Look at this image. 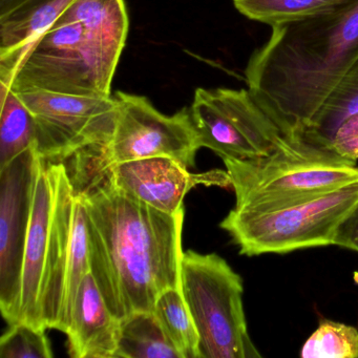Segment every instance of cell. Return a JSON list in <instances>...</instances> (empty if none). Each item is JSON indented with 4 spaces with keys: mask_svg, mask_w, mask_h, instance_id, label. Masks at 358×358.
<instances>
[{
    "mask_svg": "<svg viewBox=\"0 0 358 358\" xmlns=\"http://www.w3.org/2000/svg\"><path fill=\"white\" fill-rule=\"evenodd\" d=\"M69 160L87 208L92 275L108 309L119 320L154 311L161 293L180 288L184 210L162 213L117 188L91 148Z\"/></svg>",
    "mask_w": 358,
    "mask_h": 358,
    "instance_id": "1",
    "label": "cell"
},
{
    "mask_svg": "<svg viewBox=\"0 0 358 358\" xmlns=\"http://www.w3.org/2000/svg\"><path fill=\"white\" fill-rule=\"evenodd\" d=\"M358 64V0L272 27L245 70L249 92L284 137L301 138Z\"/></svg>",
    "mask_w": 358,
    "mask_h": 358,
    "instance_id": "2",
    "label": "cell"
},
{
    "mask_svg": "<svg viewBox=\"0 0 358 358\" xmlns=\"http://www.w3.org/2000/svg\"><path fill=\"white\" fill-rule=\"evenodd\" d=\"M74 204L68 167L41 159L24 251L20 322L62 331Z\"/></svg>",
    "mask_w": 358,
    "mask_h": 358,
    "instance_id": "3",
    "label": "cell"
},
{
    "mask_svg": "<svg viewBox=\"0 0 358 358\" xmlns=\"http://www.w3.org/2000/svg\"><path fill=\"white\" fill-rule=\"evenodd\" d=\"M222 160L236 194V210L278 208L358 181L357 162L301 138L285 137L262 158Z\"/></svg>",
    "mask_w": 358,
    "mask_h": 358,
    "instance_id": "4",
    "label": "cell"
},
{
    "mask_svg": "<svg viewBox=\"0 0 358 358\" xmlns=\"http://www.w3.org/2000/svg\"><path fill=\"white\" fill-rule=\"evenodd\" d=\"M180 290L199 333L200 358H259L243 306V280L215 253L183 251Z\"/></svg>",
    "mask_w": 358,
    "mask_h": 358,
    "instance_id": "5",
    "label": "cell"
},
{
    "mask_svg": "<svg viewBox=\"0 0 358 358\" xmlns=\"http://www.w3.org/2000/svg\"><path fill=\"white\" fill-rule=\"evenodd\" d=\"M358 201V181L278 208L232 209L220 227L247 257L333 245L341 220Z\"/></svg>",
    "mask_w": 358,
    "mask_h": 358,
    "instance_id": "6",
    "label": "cell"
},
{
    "mask_svg": "<svg viewBox=\"0 0 358 358\" xmlns=\"http://www.w3.org/2000/svg\"><path fill=\"white\" fill-rule=\"evenodd\" d=\"M15 93L32 115L35 152L45 162L64 163L85 148L106 145L112 138L118 112L114 96Z\"/></svg>",
    "mask_w": 358,
    "mask_h": 358,
    "instance_id": "7",
    "label": "cell"
},
{
    "mask_svg": "<svg viewBox=\"0 0 358 358\" xmlns=\"http://www.w3.org/2000/svg\"><path fill=\"white\" fill-rule=\"evenodd\" d=\"M189 110L201 148L222 159L262 158L285 138L249 90L199 87Z\"/></svg>",
    "mask_w": 358,
    "mask_h": 358,
    "instance_id": "8",
    "label": "cell"
},
{
    "mask_svg": "<svg viewBox=\"0 0 358 358\" xmlns=\"http://www.w3.org/2000/svg\"><path fill=\"white\" fill-rule=\"evenodd\" d=\"M116 125L106 145L94 146L100 162L114 165L155 157H169L188 169L200 150L189 108L173 116L159 112L143 96L117 92Z\"/></svg>",
    "mask_w": 358,
    "mask_h": 358,
    "instance_id": "9",
    "label": "cell"
},
{
    "mask_svg": "<svg viewBox=\"0 0 358 358\" xmlns=\"http://www.w3.org/2000/svg\"><path fill=\"white\" fill-rule=\"evenodd\" d=\"M0 85L15 92L39 91L76 96H106L87 56L79 20L59 17L22 56Z\"/></svg>",
    "mask_w": 358,
    "mask_h": 358,
    "instance_id": "10",
    "label": "cell"
},
{
    "mask_svg": "<svg viewBox=\"0 0 358 358\" xmlns=\"http://www.w3.org/2000/svg\"><path fill=\"white\" fill-rule=\"evenodd\" d=\"M41 158L34 148L0 169V310L20 322L22 270Z\"/></svg>",
    "mask_w": 358,
    "mask_h": 358,
    "instance_id": "11",
    "label": "cell"
},
{
    "mask_svg": "<svg viewBox=\"0 0 358 358\" xmlns=\"http://www.w3.org/2000/svg\"><path fill=\"white\" fill-rule=\"evenodd\" d=\"M112 183L131 198L169 215L184 210L186 194L196 186L231 187L227 171L213 169L192 173L187 167L169 157L140 159L114 165H104Z\"/></svg>",
    "mask_w": 358,
    "mask_h": 358,
    "instance_id": "12",
    "label": "cell"
},
{
    "mask_svg": "<svg viewBox=\"0 0 358 358\" xmlns=\"http://www.w3.org/2000/svg\"><path fill=\"white\" fill-rule=\"evenodd\" d=\"M60 17L83 24L87 56L103 95L112 83L129 34L124 0H75Z\"/></svg>",
    "mask_w": 358,
    "mask_h": 358,
    "instance_id": "13",
    "label": "cell"
},
{
    "mask_svg": "<svg viewBox=\"0 0 358 358\" xmlns=\"http://www.w3.org/2000/svg\"><path fill=\"white\" fill-rule=\"evenodd\" d=\"M120 320L108 309L92 272L81 282L68 332L74 358H115Z\"/></svg>",
    "mask_w": 358,
    "mask_h": 358,
    "instance_id": "14",
    "label": "cell"
},
{
    "mask_svg": "<svg viewBox=\"0 0 358 358\" xmlns=\"http://www.w3.org/2000/svg\"><path fill=\"white\" fill-rule=\"evenodd\" d=\"M75 0H24L0 16V76L14 70L33 43L51 28Z\"/></svg>",
    "mask_w": 358,
    "mask_h": 358,
    "instance_id": "15",
    "label": "cell"
},
{
    "mask_svg": "<svg viewBox=\"0 0 358 358\" xmlns=\"http://www.w3.org/2000/svg\"><path fill=\"white\" fill-rule=\"evenodd\" d=\"M115 358H182L154 311H138L120 320Z\"/></svg>",
    "mask_w": 358,
    "mask_h": 358,
    "instance_id": "16",
    "label": "cell"
},
{
    "mask_svg": "<svg viewBox=\"0 0 358 358\" xmlns=\"http://www.w3.org/2000/svg\"><path fill=\"white\" fill-rule=\"evenodd\" d=\"M34 120L30 110L13 90L1 85L0 169L34 148Z\"/></svg>",
    "mask_w": 358,
    "mask_h": 358,
    "instance_id": "17",
    "label": "cell"
},
{
    "mask_svg": "<svg viewBox=\"0 0 358 358\" xmlns=\"http://www.w3.org/2000/svg\"><path fill=\"white\" fill-rule=\"evenodd\" d=\"M350 117H358V64L339 83L301 139L324 148L336 127Z\"/></svg>",
    "mask_w": 358,
    "mask_h": 358,
    "instance_id": "18",
    "label": "cell"
},
{
    "mask_svg": "<svg viewBox=\"0 0 358 358\" xmlns=\"http://www.w3.org/2000/svg\"><path fill=\"white\" fill-rule=\"evenodd\" d=\"M234 8L253 22L275 27L336 9L349 0H232Z\"/></svg>",
    "mask_w": 358,
    "mask_h": 358,
    "instance_id": "19",
    "label": "cell"
},
{
    "mask_svg": "<svg viewBox=\"0 0 358 358\" xmlns=\"http://www.w3.org/2000/svg\"><path fill=\"white\" fill-rule=\"evenodd\" d=\"M154 313L182 358H200L198 330L180 288L161 293Z\"/></svg>",
    "mask_w": 358,
    "mask_h": 358,
    "instance_id": "20",
    "label": "cell"
},
{
    "mask_svg": "<svg viewBox=\"0 0 358 358\" xmlns=\"http://www.w3.org/2000/svg\"><path fill=\"white\" fill-rule=\"evenodd\" d=\"M90 272H91V265H90L87 208L81 196L75 192L72 238H71L70 257H69L68 271H66L62 332L66 333L70 328L79 287L83 278Z\"/></svg>",
    "mask_w": 358,
    "mask_h": 358,
    "instance_id": "21",
    "label": "cell"
},
{
    "mask_svg": "<svg viewBox=\"0 0 358 358\" xmlns=\"http://www.w3.org/2000/svg\"><path fill=\"white\" fill-rule=\"evenodd\" d=\"M303 358H357L358 330L353 326L324 320L301 348Z\"/></svg>",
    "mask_w": 358,
    "mask_h": 358,
    "instance_id": "22",
    "label": "cell"
},
{
    "mask_svg": "<svg viewBox=\"0 0 358 358\" xmlns=\"http://www.w3.org/2000/svg\"><path fill=\"white\" fill-rule=\"evenodd\" d=\"M45 328H38L28 322L11 324L0 339L1 358L53 357L49 338Z\"/></svg>",
    "mask_w": 358,
    "mask_h": 358,
    "instance_id": "23",
    "label": "cell"
},
{
    "mask_svg": "<svg viewBox=\"0 0 358 358\" xmlns=\"http://www.w3.org/2000/svg\"><path fill=\"white\" fill-rule=\"evenodd\" d=\"M333 245L358 252V201L337 226Z\"/></svg>",
    "mask_w": 358,
    "mask_h": 358,
    "instance_id": "24",
    "label": "cell"
},
{
    "mask_svg": "<svg viewBox=\"0 0 358 358\" xmlns=\"http://www.w3.org/2000/svg\"><path fill=\"white\" fill-rule=\"evenodd\" d=\"M24 1V0H0V16L9 13Z\"/></svg>",
    "mask_w": 358,
    "mask_h": 358,
    "instance_id": "25",
    "label": "cell"
}]
</instances>
